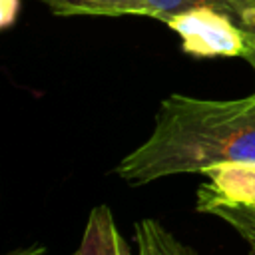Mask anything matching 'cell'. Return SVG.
I'll list each match as a JSON object with an SVG mask.
<instances>
[{"instance_id": "6da1fadb", "label": "cell", "mask_w": 255, "mask_h": 255, "mask_svg": "<svg viewBox=\"0 0 255 255\" xmlns=\"http://www.w3.org/2000/svg\"><path fill=\"white\" fill-rule=\"evenodd\" d=\"M229 159H255V92L239 100L167 96L149 137L118 163L116 173L129 185H143L203 173Z\"/></svg>"}, {"instance_id": "7a4b0ae2", "label": "cell", "mask_w": 255, "mask_h": 255, "mask_svg": "<svg viewBox=\"0 0 255 255\" xmlns=\"http://www.w3.org/2000/svg\"><path fill=\"white\" fill-rule=\"evenodd\" d=\"M179 38L185 54L195 58H237L245 40L235 22L217 6H197L165 22Z\"/></svg>"}, {"instance_id": "3957f363", "label": "cell", "mask_w": 255, "mask_h": 255, "mask_svg": "<svg viewBox=\"0 0 255 255\" xmlns=\"http://www.w3.org/2000/svg\"><path fill=\"white\" fill-rule=\"evenodd\" d=\"M203 173L209 183L199 185L197 197L255 207V159L219 161L209 165Z\"/></svg>"}, {"instance_id": "277c9868", "label": "cell", "mask_w": 255, "mask_h": 255, "mask_svg": "<svg viewBox=\"0 0 255 255\" xmlns=\"http://www.w3.org/2000/svg\"><path fill=\"white\" fill-rule=\"evenodd\" d=\"M74 255H129V247L118 231L108 205H98L90 211L80 247Z\"/></svg>"}, {"instance_id": "5b68a950", "label": "cell", "mask_w": 255, "mask_h": 255, "mask_svg": "<svg viewBox=\"0 0 255 255\" xmlns=\"http://www.w3.org/2000/svg\"><path fill=\"white\" fill-rule=\"evenodd\" d=\"M197 211L215 215L229 223L249 245V255H255V207H245L209 197H197Z\"/></svg>"}, {"instance_id": "8992f818", "label": "cell", "mask_w": 255, "mask_h": 255, "mask_svg": "<svg viewBox=\"0 0 255 255\" xmlns=\"http://www.w3.org/2000/svg\"><path fill=\"white\" fill-rule=\"evenodd\" d=\"M54 14L62 16H122L143 14L139 0H42Z\"/></svg>"}, {"instance_id": "52a82bcc", "label": "cell", "mask_w": 255, "mask_h": 255, "mask_svg": "<svg viewBox=\"0 0 255 255\" xmlns=\"http://www.w3.org/2000/svg\"><path fill=\"white\" fill-rule=\"evenodd\" d=\"M135 241L139 249H145L151 255H197L195 249L179 241L153 219H141L135 223Z\"/></svg>"}, {"instance_id": "ba28073f", "label": "cell", "mask_w": 255, "mask_h": 255, "mask_svg": "<svg viewBox=\"0 0 255 255\" xmlns=\"http://www.w3.org/2000/svg\"><path fill=\"white\" fill-rule=\"evenodd\" d=\"M217 8L223 10L241 30L245 40L243 58L255 72V0H219Z\"/></svg>"}, {"instance_id": "9c48e42d", "label": "cell", "mask_w": 255, "mask_h": 255, "mask_svg": "<svg viewBox=\"0 0 255 255\" xmlns=\"http://www.w3.org/2000/svg\"><path fill=\"white\" fill-rule=\"evenodd\" d=\"M217 2L219 0H139L141 12L161 22H167L171 16L197 6H217Z\"/></svg>"}, {"instance_id": "30bf717a", "label": "cell", "mask_w": 255, "mask_h": 255, "mask_svg": "<svg viewBox=\"0 0 255 255\" xmlns=\"http://www.w3.org/2000/svg\"><path fill=\"white\" fill-rule=\"evenodd\" d=\"M18 10V0H2V26H8Z\"/></svg>"}, {"instance_id": "8fae6325", "label": "cell", "mask_w": 255, "mask_h": 255, "mask_svg": "<svg viewBox=\"0 0 255 255\" xmlns=\"http://www.w3.org/2000/svg\"><path fill=\"white\" fill-rule=\"evenodd\" d=\"M139 255H151L149 251H145V249H139Z\"/></svg>"}]
</instances>
